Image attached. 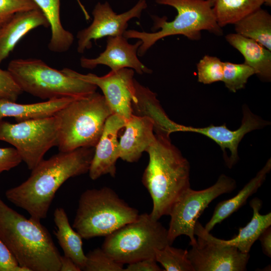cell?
<instances>
[{
  "label": "cell",
  "mask_w": 271,
  "mask_h": 271,
  "mask_svg": "<svg viewBox=\"0 0 271 271\" xmlns=\"http://www.w3.org/2000/svg\"><path fill=\"white\" fill-rule=\"evenodd\" d=\"M95 147H82L60 152L41 161L30 177L7 190V199L41 220L47 213L57 191L68 179L88 172Z\"/></svg>",
  "instance_id": "cell-1"
},
{
  "label": "cell",
  "mask_w": 271,
  "mask_h": 271,
  "mask_svg": "<svg viewBox=\"0 0 271 271\" xmlns=\"http://www.w3.org/2000/svg\"><path fill=\"white\" fill-rule=\"evenodd\" d=\"M155 135L146 151L149 161L142 181L152 199L150 214L159 220L169 215L175 203L190 188V166L170 136Z\"/></svg>",
  "instance_id": "cell-2"
},
{
  "label": "cell",
  "mask_w": 271,
  "mask_h": 271,
  "mask_svg": "<svg viewBox=\"0 0 271 271\" xmlns=\"http://www.w3.org/2000/svg\"><path fill=\"white\" fill-rule=\"evenodd\" d=\"M0 238L19 264L30 271H60L61 255L40 220L27 218L0 197Z\"/></svg>",
  "instance_id": "cell-3"
},
{
  "label": "cell",
  "mask_w": 271,
  "mask_h": 271,
  "mask_svg": "<svg viewBox=\"0 0 271 271\" xmlns=\"http://www.w3.org/2000/svg\"><path fill=\"white\" fill-rule=\"evenodd\" d=\"M156 3L174 7L177 11L175 19L167 21L166 17L152 16L154 29H160L153 33L140 32L134 30H126L125 38L138 39L142 44L138 55L142 56L158 40L170 36L183 35L191 40L201 38V32L206 30L215 35H222L221 28L218 25L212 6L211 0H156Z\"/></svg>",
  "instance_id": "cell-4"
},
{
  "label": "cell",
  "mask_w": 271,
  "mask_h": 271,
  "mask_svg": "<svg viewBox=\"0 0 271 271\" xmlns=\"http://www.w3.org/2000/svg\"><path fill=\"white\" fill-rule=\"evenodd\" d=\"M112 114L103 95L97 92L76 98L58 110L55 115L59 121V152L95 147Z\"/></svg>",
  "instance_id": "cell-5"
},
{
  "label": "cell",
  "mask_w": 271,
  "mask_h": 271,
  "mask_svg": "<svg viewBox=\"0 0 271 271\" xmlns=\"http://www.w3.org/2000/svg\"><path fill=\"white\" fill-rule=\"evenodd\" d=\"M139 215L111 188L90 189L80 197L72 227L82 238L105 237Z\"/></svg>",
  "instance_id": "cell-6"
},
{
  "label": "cell",
  "mask_w": 271,
  "mask_h": 271,
  "mask_svg": "<svg viewBox=\"0 0 271 271\" xmlns=\"http://www.w3.org/2000/svg\"><path fill=\"white\" fill-rule=\"evenodd\" d=\"M7 70L23 92L47 100L84 97L96 92L97 88L53 68L40 59H14Z\"/></svg>",
  "instance_id": "cell-7"
},
{
  "label": "cell",
  "mask_w": 271,
  "mask_h": 271,
  "mask_svg": "<svg viewBox=\"0 0 271 271\" xmlns=\"http://www.w3.org/2000/svg\"><path fill=\"white\" fill-rule=\"evenodd\" d=\"M171 245L168 230L150 213L139 214L105 236L101 248L114 260L128 264L143 259L155 258V251Z\"/></svg>",
  "instance_id": "cell-8"
},
{
  "label": "cell",
  "mask_w": 271,
  "mask_h": 271,
  "mask_svg": "<svg viewBox=\"0 0 271 271\" xmlns=\"http://www.w3.org/2000/svg\"><path fill=\"white\" fill-rule=\"evenodd\" d=\"M59 119L55 115L17 123L0 121V141L13 145L32 170L45 154L57 146Z\"/></svg>",
  "instance_id": "cell-9"
},
{
  "label": "cell",
  "mask_w": 271,
  "mask_h": 271,
  "mask_svg": "<svg viewBox=\"0 0 271 271\" xmlns=\"http://www.w3.org/2000/svg\"><path fill=\"white\" fill-rule=\"evenodd\" d=\"M236 187L235 180L221 174L211 186L201 190L188 188L173 206L168 230V237L171 245L178 236H187L190 244H196L194 229L198 218L209 204L221 195L229 193Z\"/></svg>",
  "instance_id": "cell-10"
},
{
  "label": "cell",
  "mask_w": 271,
  "mask_h": 271,
  "mask_svg": "<svg viewBox=\"0 0 271 271\" xmlns=\"http://www.w3.org/2000/svg\"><path fill=\"white\" fill-rule=\"evenodd\" d=\"M194 234L195 244L188 250V255L195 271H244L250 255L236 247L216 243L209 239L203 226L197 222Z\"/></svg>",
  "instance_id": "cell-11"
},
{
  "label": "cell",
  "mask_w": 271,
  "mask_h": 271,
  "mask_svg": "<svg viewBox=\"0 0 271 271\" xmlns=\"http://www.w3.org/2000/svg\"><path fill=\"white\" fill-rule=\"evenodd\" d=\"M65 74L99 87L112 114L127 120L132 115L131 104L136 100L134 70L123 68L110 71L103 76L92 74H83L69 68L61 70Z\"/></svg>",
  "instance_id": "cell-12"
},
{
  "label": "cell",
  "mask_w": 271,
  "mask_h": 271,
  "mask_svg": "<svg viewBox=\"0 0 271 271\" xmlns=\"http://www.w3.org/2000/svg\"><path fill=\"white\" fill-rule=\"evenodd\" d=\"M147 7L146 1L140 0L129 11L117 14L113 11L108 3H98L92 12V23L77 34L78 52L83 53L91 48L92 40L104 37L123 36L128 22L134 18L139 19L142 11Z\"/></svg>",
  "instance_id": "cell-13"
},
{
  "label": "cell",
  "mask_w": 271,
  "mask_h": 271,
  "mask_svg": "<svg viewBox=\"0 0 271 271\" xmlns=\"http://www.w3.org/2000/svg\"><path fill=\"white\" fill-rule=\"evenodd\" d=\"M243 117L241 124L236 130L229 129L225 123L215 126L212 124L204 127H194L180 124L179 131H188L202 134L217 145L223 152L226 164L231 168L239 159L238 145L247 133L264 127L269 122L253 113L246 105L242 107Z\"/></svg>",
  "instance_id": "cell-14"
},
{
  "label": "cell",
  "mask_w": 271,
  "mask_h": 271,
  "mask_svg": "<svg viewBox=\"0 0 271 271\" xmlns=\"http://www.w3.org/2000/svg\"><path fill=\"white\" fill-rule=\"evenodd\" d=\"M127 40L123 36L108 37L105 50L94 58L82 57L81 67L92 69L98 65H104L111 71L130 68L141 75L151 73L152 70L143 64L137 56L142 41L139 40L136 43L130 44Z\"/></svg>",
  "instance_id": "cell-15"
},
{
  "label": "cell",
  "mask_w": 271,
  "mask_h": 271,
  "mask_svg": "<svg viewBox=\"0 0 271 271\" xmlns=\"http://www.w3.org/2000/svg\"><path fill=\"white\" fill-rule=\"evenodd\" d=\"M126 120L116 114H111L106 119L101 136L95 147L93 158L88 171L91 179L95 180L109 174L115 177L116 162L119 158V130L124 127Z\"/></svg>",
  "instance_id": "cell-16"
},
{
  "label": "cell",
  "mask_w": 271,
  "mask_h": 271,
  "mask_svg": "<svg viewBox=\"0 0 271 271\" xmlns=\"http://www.w3.org/2000/svg\"><path fill=\"white\" fill-rule=\"evenodd\" d=\"M124 127L125 131L119 141V158L136 162L156 139L153 121L147 116L132 114Z\"/></svg>",
  "instance_id": "cell-17"
},
{
  "label": "cell",
  "mask_w": 271,
  "mask_h": 271,
  "mask_svg": "<svg viewBox=\"0 0 271 271\" xmlns=\"http://www.w3.org/2000/svg\"><path fill=\"white\" fill-rule=\"evenodd\" d=\"M49 24L40 9L15 14L0 31V64L8 58L20 40L29 32Z\"/></svg>",
  "instance_id": "cell-18"
},
{
  "label": "cell",
  "mask_w": 271,
  "mask_h": 271,
  "mask_svg": "<svg viewBox=\"0 0 271 271\" xmlns=\"http://www.w3.org/2000/svg\"><path fill=\"white\" fill-rule=\"evenodd\" d=\"M134 84L136 100L131 104L132 114L150 118L153 121L156 134L170 136L171 133L176 132L178 123L166 114L156 94L135 79Z\"/></svg>",
  "instance_id": "cell-19"
},
{
  "label": "cell",
  "mask_w": 271,
  "mask_h": 271,
  "mask_svg": "<svg viewBox=\"0 0 271 271\" xmlns=\"http://www.w3.org/2000/svg\"><path fill=\"white\" fill-rule=\"evenodd\" d=\"M262 205V201L258 198L250 201V206L253 211L250 221L244 227L240 228L238 234L230 239L217 238L206 231L203 226V231L209 239L216 243L233 246L242 252L249 253L252 245L262 232L271 225V213L264 215L259 213Z\"/></svg>",
  "instance_id": "cell-20"
},
{
  "label": "cell",
  "mask_w": 271,
  "mask_h": 271,
  "mask_svg": "<svg viewBox=\"0 0 271 271\" xmlns=\"http://www.w3.org/2000/svg\"><path fill=\"white\" fill-rule=\"evenodd\" d=\"M78 98L80 97H64L30 104L17 103L0 98V121L6 117H14L18 122L51 116Z\"/></svg>",
  "instance_id": "cell-21"
},
{
  "label": "cell",
  "mask_w": 271,
  "mask_h": 271,
  "mask_svg": "<svg viewBox=\"0 0 271 271\" xmlns=\"http://www.w3.org/2000/svg\"><path fill=\"white\" fill-rule=\"evenodd\" d=\"M228 43L243 56L245 64L254 69L261 79L271 78V51L253 40L238 34H228L225 36Z\"/></svg>",
  "instance_id": "cell-22"
},
{
  "label": "cell",
  "mask_w": 271,
  "mask_h": 271,
  "mask_svg": "<svg viewBox=\"0 0 271 271\" xmlns=\"http://www.w3.org/2000/svg\"><path fill=\"white\" fill-rule=\"evenodd\" d=\"M270 169L271 160L269 159L256 175L235 196L219 202L215 208L211 219L204 227L205 230L209 232L217 224L226 219L243 206L247 199L261 187Z\"/></svg>",
  "instance_id": "cell-23"
},
{
  "label": "cell",
  "mask_w": 271,
  "mask_h": 271,
  "mask_svg": "<svg viewBox=\"0 0 271 271\" xmlns=\"http://www.w3.org/2000/svg\"><path fill=\"white\" fill-rule=\"evenodd\" d=\"M54 221L56 226L54 233L63 250L64 255L70 257L83 270L86 256L83 249L82 238L71 226L67 215L63 208L59 207L55 209Z\"/></svg>",
  "instance_id": "cell-24"
},
{
  "label": "cell",
  "mask_w": 271,
  "mask_h": 271,
  "mask_svg": "<svg viewBox=\"0 0 271 271\" xmlns=\"http://www.w3.org/2000/svg\"><path fill=\"white\" fill-rule=\"evenodd\" d=\"M42 12L49 23L51 36L48 44L52 52L62 53L68 51L71 46L74 36L65 30L60 20V0H33Z\"/></svg>",
  "instance_id": "cell-25"
},
{
  "label": "cell",
  "mask_w": 271,
  "mask_h": 271,
  "mask_svg": "<svg viewBox=\"0 0 271 271\" xmlns=\"http://www.w3.org/2000/svg\"><path fill=\"white\" fill-rule=\"evenodd\" d=\"M237 34L259 43L271 51V16L261 8L234 24Z\"/></svg>",
  "instance_id": "cell-26"
},
{
  "label": "cell",
  "mask_w": 271,
  "mask_h": 271,
  "mask_svg": "<svg viewBox=\"0 0 271 271\" xmlns=\"http://www.w3.org/2000/svg\"><path fill=\"white\" fill-rule=\"evenodd\" d=\"M218 25L223 27L237 22L260 8L263 0H211Z\"/></svg>",
  "instance_id": "cell-27"
},
{
  "label": "cell",
  "mask_w": 271,
  "mask_h": 271,
  "mask_svg": "<svg viewBox=\"0 0 271 271\" xmlns=\"http://www.w3.org/2000/svg\"><path fill=\"white\" fill-rule=\"evenodd\" d=\"M155 259L166 271H195L188 258V250L167 245L155 251Z\"/></svg>",
  "instance_id": "cell-28"
},
{
  "label": "cell",
  "mask_w": 271,
  "mask_h": 271,
  "mask_svg": "<svg viewBox=\"0 0 271 271\" xmlns=\"http://www.w3.org/2000/svg\"><path fill=\"white\" fill-rule=\"evenodd\" d=\"M254 74V69L244 63L235 64L224 62L222 81L229 90L236 92L244 88L249 78Z\"/></svg>",
  "instance_id": "cell-29"
},
{
  "label": "cell",
  "mask_w": 271,
  "mask_h": 271,
  "mask_svg": "<svg viewBox=\"0 0 271 271\" xmlns=\"http://www.w3.org/2000/svg\"><path fill=\"white\" fill-rule=\"evenodd\" d=\"M198 82L209 84L222 80L224 62L218 58L204 56L197 64Z\"/></svg>",
  "instance_id": "cell-30"
},
{
  "label": "cell",
  "mask_w": 271,
  "mask_h": 271,
  "mask_svg": "<svg viewBox=\"0 0 271 271\" xmlns=\"http://www.w3.org/2000/svg\"><path fill=\"white\" fill-rule=\"evenodd\" d=\"M83 270L86 271H124L123 264L111 258L101 248L90 251L86 255Z\"/></svg>",
  "instance_id": "cell-31"
},
{
  "label": "cell",
  "mask_w": 271,
  "mask_h": 271,
  "mask_svg": "<svg viewBox=\"0 0 271 271\" xmlns=\"http://www.w3.org/2000/svg\"><path fill=\"white\" fill-rule=\"evenodd\" d=\"M39 9L33 0H0V23L8 21L17 12Z\"/></svg>",
  "instance_id": "cell-32"
},
{
  "label": "cell",
  "mask_w": 271,
  "mask_h": 271,
  "mask_svg": "<svg viewBox=\"0 0 271 271\" xmlns=\"http://www.w3.org/2000/svg\"><path fill=\"white\" fill-rule=\"evenodd\" d=\"M22 92L10 72L0 68V98L16 102Z\"/></svg>",
  "instance_id": "cell-33"
},
{
  "label": "cell",
  "mask_w": 271,
  "mask_h": 271,
  "mask_svg": "<svg viewBox=\"0 0 271 271\" xmlns=\"http://www.w3.org/2000/svg\"><path fill=\"white\" fill-rule=\"evenodd\" d=\"M0 271H30L21 266L8 247L0 238Z\"/></svg>",
  "instance_id": "cell-34"
},
{
  "label": "cell",
  "mask_w": 271,
  "mask_h": 271,
  "mask_svg": "<svg viewBox=\"0 0 271 271\" xmlns=\"http://www.w3.org/2000/svg\"><path fill=\"white\" fill-rule=\"evenodd\" d=\"M22 161L15 148H0V173L16 167Z\"/></svg>",
  "instance_id": "cell-35"
},
{
  "label": "cell",
  "mask_w": 271,
  "mask_h": 271,
  "mask_svg": "<svg viewBox=\"0 0 271 271\" xmlns=\"http://www.w3.org/2000/svg\"><path fill=\"white\" fill-rule=\"evenodd\" d=\"M124 271H161L154 258L143 259L127 264Z\"/></svg>",
  "instance_id": "cell-36"
},
{
  "label": "cell",
  "mask_w": 271,
  "mask_h": 271,
  "mask_svg": "<svg viewBox=\"0 0 271 271\" xmlns=\"http://www.w3.org/2000/svg\"><path fill=\"white\" fill-rule=\"evenodd\" d=\"M261 243L262 251L266 255L271 256V228L265 229L260 234L258 239Z\"/></svg>",
  "instance_id": "cell-37"
},
{
  "label": "cell",
  "mask_w": 271,
  "mask_h": 271,
  "mask_svg": "<svg viewBox=\"0 0 271 271\" xmlns=\"http://www.w3.org/2000/svg\"><path fill=\"white\" fill-rule=\"evenodd\" d=\"M80 267L77 265L70 257L61 256L60 271H80Z\"/></svg>",
  "instance_id": "cell-38"
},
{
  "label": "cell",
  "mask_w": 271,
  "mask_h": 271,
  "mask_svg": "<svg viewBox=\"0 0 271 271\" xmlns=\"http://www.w3.org/2000/svg\"><path fill=\"white\" fill-rule=\"evenodd\" d=\"M77 1L78 2V4L79 5V6L81 8V10H82V12H83V14H84V15L85 16V17H87L89 16V15H88V14L87 12L85 9L84 8V6L82 5V4L80 2V0H77Z\"/></svg>",
  "instance_id": "cell-39"
},
{
  "label": "cell",
  "mask_w": 271,
  "mask_h": 271,
  "mask_svg": "<svg viewBox=\"0 0 271 271\" xmlns=\"http://www.w3.org/2000/svg\"><path fill=\"white\" fill-rule=\"evenodd\" d=\"M263 3L265 4V5L268 6H270L271 0H263Z\"/></svg>",
  "instance_id": "cell-40"
},
{
  "label": "cell",
  "mask_w": 271,
  "mask_h": 271,
  "mask_svg": "<svg viewBox=\"0 0 271 271\" xmlns=\"http://www.w3.org/2000/svg\"><path fill=\"white\" fill-rule=\"evenodd\" d=\"M4 23H0V31L3 26V25L4 24Z\"/></svg>",
  "instance_id": "cell-41"
}]
</instances>
